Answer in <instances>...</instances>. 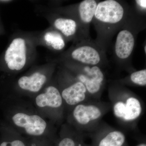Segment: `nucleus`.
Wrapping results in <instances>:
<instances>
[{"label":"nucleus","instance_id":"f257e3e1","mask_svg":"<svg viewBox=\"0 0 146 146\" xmlns=\"http://www.w3.org/2000/svg\"><path fill=\"white\" fill-rule=\"evenodd\" d=\"M36 46L35 33L18 32L13 35L0 56V71L23 70L35 61Z\"/></svg>","mask_w":146,"mask_h":146},{"label":"nucleus","instance_id":"f03ea898","mask_svg":"<svg viewBox=\"0 0 146 146\" xmlns=\"http://www.w3.org/2000/svg\"><path fill=\"white\" fill-rule=\"evenodd\" d=\"M99 48L91 44H80L71 48L56 61H67L89 66H99L104 59Z\"/></svg>","mask_w":146,"mask_h":146},{"label":"nucleus","instance_id":"7ed1b4c3","mask_svg":"<svg viewBox=\"0 0 146 146\" xmlns=\"http://www.w3.org/2000/svg\"><path fill=\"white\" fill-rule=\"evenodd\" d=\"M125 13L123 6L118 1L105 0L98 3L94 20L100 27L112 28L121 23Z\"/></svg>","mask_w":146,"mask_h":146},{"label":"nucleus","instance_id":"20e7f679","mask_svg":"<svg viewBox=\"0 0 146 146\" xmlns=\"http://www.w3.org/2000/svg\"><path fill=\"white\" fill-rule=\"evenodd\" d=\"M63 62L70 63L77 68L76 80L84 84L89 95L94 96L99 93L104 82V76L99 66Z\"/></svg>","mask_w":146,"mask_h":146},{"label":"nucleus","instance_id":"39448f33","mask_svg":"<svg viewBox=\"0 0 146 146\" xmlns=\"http://www.w3.org/2000/svg\"><path fill=\"white\" fill-rule=\"evenodd\" d=\"M113 111L117 119L125 122L131 123L141 116L142 105L136 97L127 95L115 100Z\"/></svg>","mask_w":146,"mask_h":146},{"label":"nucleus","instance_id":"423d86ee","mask_svg":"<svg viewBox=\"0 0 146 146\" xmlns=\"http://www.w3.org/2000/svg\"><path fill=\"white\" fill-rule=\"evenodd\" d=\"M42 14L49 22L50 27L60 33L66 40L75 38L79 25L74 19L60 16L52 10L44 11Z\"/></svg>","mask_w":146,"mask_h":146},{"label":"nucleus","instance_id":"0eeeda50","mask_svg":"<svg viewBox=\"0 0 146 146\" xmlns=\"http://www.w3.org/2000/svg\"><path fill=\"white\" fill-rule=\"evenodd\" d=\"M12 119L16 126L23 128L27 133L31 136H41L47 127L46 122L37 115H29L20 112L13 115Z\"/></svg>","mask_w":146,"mask_h":146},{"label":"nucleus","instance_id":"6e6552de","mask_svg":"<svg viewBox=\"0 0 146 146\" xmlns=\"http://www.w3.org/2000/svg\"><path fill=\"white\" fill-rule=\"evenodd\" d=\"M52 61L46 63L40 67V69L36 70L29 75L21 77L18 80L19 88L24 91L32 93H36L40 91L46 83L48 80L47 70L51 65Z\"/></svg>","mask_w":146,"mask_h":146},{"label":"nucleus","instance_id":"1a4fd4ad","mask_svg":"<svg viewBox=\"0 0 146 146\" xmlns=\"http://www.w3.org/2000/svg\"><path fill=\"white\" fill-rule=\"evenodd\" d=\"M103 112L97 105L81 103L74 108L73 116L79 125L86 127L98 121L102 116Z\"/></svg>","mask_w":146,"mask_h":146},{"label":"nucleus","instance_id":"9d476101","mask_svg":"<svg viewBox=\"0 0 146 146\" xmlns=\"http://www.w3.org/2000/svg\"><path fill=\"white\" fill-rule=\"evenodd\" d=\"M37 46H43L54 51L63 50L66 39L60 33L51 27L41 32L35 33Z\"/></svg>","mask_w":146,"mask_h":146},{"label":"nucleus","instance_id":"9b49d317","mask_svg":"<svg viewBox=\"0 0 146 146\" xmlns=\"http://www.w3.org/2000/svg\"><path fill=\"white\" fill-rule=\"evenodd\" d=\"M135 44V38L129 30L125 29L118 33L115 43L116 56L120 60H125L130 57Z\"/></svg>","mask_w":146,"mask_h":146},{"label":"nucleus","instance_id":"f8f14e48","mask_svg":"<svg viewBox=\"0 0 146 146\" xmlns=\"http://www.w3.org/2000/svg\"><path fill=\"white\" fill-rule=\"evenodd\" d=\"M60 94L63 99L70 106L83 103L89 95L84 84L77 80L64 88Z\"/></svg>","mask_w":146,"mask_h":146},{"label":"nucleus","instance_id":"ddd939ff","mask_svg":"<svg viewBox=\"0 0 146 146\" xmlns=\"http://www.w3.org/2000/svg\"><path fill=\"white\" fill-rule=\"evenodd\" d=\"M97 5L98 2L95 0H84L77 5L76 8L71 7L73 10L76 11L74 14L77 13L76 16L78 18L76 21L78 25L80 23L82 25L89 26L94 20ZM64 9V10L67 11L74 12L67 10L65 8Z\"/></svg>","mask_w":146,"mask_h":146},{"label":"nucleus","instance_id":"4468645a","mask_svg":"<svg viewBox=\"0 0 146 146\" xmlns=\"http://www.w3.org/2000/svg\"><path fill=\"white\" fill-rule=\"evenodd\" d=\"M63 100L59 90L55 86L50 85L47 86L44 93L36 96L35 102L39 107L58 108L62 105Z\"/></svg>","mask_w":146,"mask_h":146},{"label":"nucleus","instance_id":"2eb2a0df","mask_svg":"<svg viewBox=\"0 0 146 146\" xmlns=\"http://www.w3.org/2000/svg\"><path fill=\"white\" fill-rule=\"evenodd\" d=\"M92 146H127L125 136L120 131H112L95 140Z\"/></svg>","mask_w":146,"mask_h":146},{"label":"nucleus","instance_id":"dca6fc26","mask_svg":"<svg viewBox=\"0 0 146 146\" xmlns=\"http://www.w3.org/2000/svg\"><path fill=\"white\" fill-rule=\"evenodd\" d=\"M131 81L132 83L140 86H146V69L133 72L131 74Z\"/></svg>","mask_w":146,"mask_h":146},{"label":"nucleus","instance_id":"f3484780","mask_svg":"<svg viewBox=\"0 0 146 146\" xmlns=\"http://www.w3.org/2000/svg\"><path fill=\"white\" fill-rule=\"evenodd\" d=\"M0 146H27L23 141L18 139L14 140L3 139L0 141Z\"/></svg>","mask_w":146,"mask_h":146},{"label":"nucleus","instance_id":"a211bd4d","mask_svg":"<svg viewBox=\"0 0 146 146\" xmlns=\"http://www.w3.org/2000/svg\"><path fill=\"white\" fill-rule=\"evenodd\" d=\"M136 5L142 10L145 11L146 9V0H136L135 1Z\"/></svg>","mask_w":146,"mask_h":146},{"label":"nucleus","instance_id":"6ab92c4d","mask_svg":"<svg viewBox=\"0 0 146 146\" xmlns=\"http://www.w3.org/2000/svg\"><path fill=\"white\" fill-rule=\"evenodd\" d=\"M4 32L3 27V26L2 24L1 23V20H0V35L3 34Z\"/></svg>","mask_w":146,"mask_h":146},{"label":"nucleus","instance_id":"aec40b11","mask_svg":"<svg viewBox=\"0 0 146 146\" xmlns=\"http://www.w3.org/2000/svg\"><path fill=\"white\" fill-rule=\"evenodd\" d=\"M136 146H146V143H141L138 144Z\"/></svg>","mask_w":146,"mask_h":146},{"label":"nucleus","instance_id":"412c9836","mask_svg":"<svg viewBox=\"0 0 146 146\" xmlns=\"http://www.w3.org/2000/svg\"><path fill=\"white\" fill-rule=\"evenodd\" d=\"M146 45L144 47V50H145V53H146Z\"/></svg>","mask_w":146,"mask_h":146},{"label":"nucleus","instance_id":"4be33fe9","mask_svg":"<svg viewBox=\"0 0 146 146\" xmlns=\"http://www.w3.org/2000/svg\"><path fill=\"white\" fill-rule=\"evenodd\" d=\"M0 20H1V19H0Z\"/></svg>","mask_w":146,"mask_h":146}]
</instances>
